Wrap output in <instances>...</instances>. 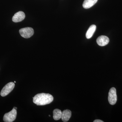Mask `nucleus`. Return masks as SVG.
Listing matches in <instances>:
<instances>
[{
    "mask_svg": "<svg viewBox=\"0 0 122 122\" xmlns=\"http://www.w3.org/2000/svg\"><path fill=\"white\" fill-rule=\"evenodd\" d=\"M33 102L38 106H44L50 104L53 100V97L49 94H38L33 97Z\"/></svg>",
    "mask_w": 122,
    "mask_h": 122,
    "instance_id": "1",
    "label": "nucleus"
},
{
    "mask_svg": "<svg viewBox=\"0 0 122 122\" xmlns=\"http://www.w3.org/2000/svg\"><path fill=\"white\" fill-rule=\"evenodd\" d=\"M16 110L13 108L11 111L5 114L3 118V120L5 122H13L16 119Z\"/></svg>",
    "mask_w": 122,
    "mask_h": 122,
    "instance_id": "2",
    "label": "nucleus"
},
{
    "mask_svg": "<svg viewBox=\"0 0 122 122\" xmlns=\"http://www.w3.org/2000/svg\"><path fill=\"white\" fill-rule=\"evenodd\" d=\"M21 36L25 38H28L32 36L34 33L33 29L30 27H26L20 29L19 31Z\"/></svg>",
    "mask_w": 122,
    "mask_h": 122,
    "instance_id": "3",
    "label": "nucleus"
},
{
    "mask_svg": "<svg viewBox=\"0 0 122 122\" xmlns=\"http://www.w3.org/2000/svg\"><path fill=\"white\" fill-rule=\"evenodd\" d=\"M108 99V101L110 105H113L116 103L117 96L116 89L115 87H112L109 91Z\"/></svg>",
    "mask_w": 122,
    "mask_h": 122,
    "instance_id": "4",
    "label": "nucleus"
},
{
    "mask_svg": "<svg viewBox=\"0 0 122 122\" xmlns=\"http://www.w3.org/2000/svg\"><path fill=\"white\" fill-rule=\"evenodd\" d=\"M15 87V83L13 82L8 83L3 87L1 92L0 95L2 97H5L8 95Z\"/></svg>",
    "mask_w": 122,
    "mask_h": 122,
    "instance_id": "5",
    "label": "nucleus"
},
{
    "mask_svg": "<svg viewBox=\"0 0 122 122\" xmlns=\"http://www.w3.org/2000/svg\"><path fill=\"white\" fill-rule=\"evenodd\" d=\"M25 17V15L24 12L19 11L14 14L13 17L12 21L14 22H18L22 21Z\"/></svg>",
    "mask_w": 122,
    "mask_h": 122,
    "instance_id": "6",
    "label": "nucleus"
},
{
    "mask_svg": "<svg viewBox=\"0 0 122 122\" xmlns=\"http://www.w3.org/2000/svg\"><path fill=\"white\" fill-rule=\"evenodd\" d=\"M96 41L99 46H104L107 45L109 43V38L106 36L102 35L100 36L98 38Z\"/></svg>",
    "mask_w": 122,
    "mask_h": 122,
    "instance_id": "7",
    "label": "nucleus"
},
{
    "mask_svg": "<svg viewBox=\"0 0 122 122\" xmlns=\"http://www.w3.org/2000/svg\"><path fill=\"white\" fill-rule=\"evenodd\" d=\"M71 112L69 110L63 111L62 113L61 118L62 121L64 122H68L71 116Z\"/></svg>",
    "mask_w": 122,
    "mask_h": 122,
    "instance_id": "8",
    "label": "nucleus"
},
{
    "mask_svg": "<svg viewBox=\"0 0 122 122\" xmlns=\"http://www.w3.org/2000/svg\"><path fill=\"white\" fill-rule=\"evenodd\" d=\"M97 1L98 0H85L82 6L85 9L90 8L96 4Z\"/></svg>",
    "mask_w": 122,
    "mask_h": 122,
    "instance_id": "9",
    "label": "nucleus"
},
{
    "mask_svg": "<svg viewBox=\"0 0 122 122\" xmlns=\"http://www.w3.org/2000/svg\"><path fill=\"white\" fill-rule=\"evenodd\" d=\"M96 28V26L95 25H92L90 26L86 34V37L87 39L91 38L95 32Z\"/></svg>",
    "mask_w": 122,
    "mask_h": 122,
    "instance_id": "10",
    "label": "nucleus"
},
{
    "mask_svg": "<svg viewBox=\"0 0 122 122\" xmlns=\"http://www.w3.org/2000/svg\"><path fill=\"white\" fill-rule=\"evenodd\" d=\"M62 112L58 109H55L53 111V117L55 120H59L61 118Z\"/></svg>",
    "mask_w": 122,
    "mask_h": 122,
    "instance_id": "11",
    "label": "nucleus"
},
{
    "mask_svg": "<svg viewBox=\"0 0 122 122\" xmlns=\"http://www.w3.org/2000/svg\"><path fill=\"white\" fill-rule=\"evenodd\" d=\"M94 122H103V121L102 120H99V119H96L94 120Z\"/></svg>",
    "mask_w": 122,
    "mask_h": 122,
    "instance_id": "12",
    "label": "nucleus"
},
{
    "mask_svg": "<svg viewBox=\"0 0 122 122\" xmlns=\"http://www.w3.org/2000/svg\"><path fill=\"white\" fill-rule=\"evenodd\" d=\"M14 109H16V110H17V107H14Z\"/></svg>",
    "mask_w": 122,
    "mask_h": 122,
    "instance_id": "13",
    "label": "nucleus"
},
{
    "mask_svg": "<svg viewBox=\"0 0 122 122\" xmlns=\"http://www.w3.org/2000/svg\"><path fill=\"white\" fill-rule=\"evenodd\" d=\"M14 83H15V82H16V81H14Z\"/></svg>",
    "mask_w": 122,
    "mask_h": 122,
    "instance_id": "14",
    "label": "nucleus"
},
{
    "mask_svg": "<svg viewBox=\"0 0 122 122\" xmlns=\"http://www.w3.org/2000/svg\"><path fill=\"white\" fill-rule=\"evenodd\" d=\"M49 117H50V115H49Z\"/></svg>",
    "mask_w": 122,
    "mask_h": 122,
    "instance_id": "15",
    "label": "nucleus"
}]
</instances>
